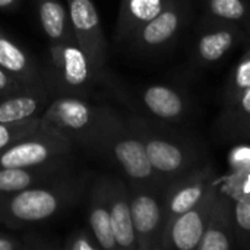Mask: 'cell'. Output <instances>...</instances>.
I'll use <instances>...</instances> for the list:
<instances>
[{
	"label": "cell",
	"mask_w": 250,
	"mask_h": 250,
	"mask_svg": "<svg viewBox=\"0 0 250 250\" xmlns=\"http://www.w3.org/2000/svg\"><path fill=\"white\" fill-rule=\"evenodd\" d=\"M88 173H73L0 198V224L23 229L48 221L79 202L88 188Z\"/></svg>",
	"instance_id": "obj_1"
},
{
	"label": "cell",
	"mask_w": 250,
	"mask_h": 250,
	"mask_svg": "<svg viewBox=\"0 0 250 250\" xmlns=\"http://www.w3.org/2000/svg\"><path fill=\"white\" fill-rule=\"evenodd\" d=\"M126 117L139 135L148 161L161 182L168 183L204 164L202 146L176 126L151 120L135 111Z\"/></svg>",
	"instance_id": "obj_2"
},
{
	"label": "cell",
	"mask_w": 250,
	"mask_h": 250,
	"mask_svg": "<svg viewBox=\"0 0 250 250\" xmlns=\"http://www.w3.org/2000/svg\"><path fill=\"white\" fill-rule=\"evenodd\" d=\"M122 116L107 104H95L83 97L59 95L40 116V129L94 151Z\"/></svg>",
	"instance_id": "obj_3"
},
{
	"label": "cell",
	"mask_w": 250,
	"mask_h": 250,
	"mask_svg": "<svg viewBox=\"0 0 250 250\" xmlns=\"http://www.w3.org/2000/svg\"><path fill=\"white\" fill-rule=\"evenodd\" d=\"M44 82L53 97L72 95L86 98L98 82H107L116 91L114 82L108 81V73L95 69L85 51L73 42H54L48 45V62ZM122 91V89H119Z\"/></svg>",
	"instance_id": "obj_4"
},
{
	"label": "cell",
	"mask_w": 250,
	"mask_h": 250,
	"mask_svg": "<svg viewBox=\"0 0 250 250\" xmlns=\"http://www.w3.org/2000/svg\"><path fill=\"white\" fill-rule=\"evenodd\" d=\"M94 151L111 161L129 183L149 185L161 182L148 161L139 135L130 126L126 116H122L110 127Z\"/></svg>",
	"instance_id": "obj_5"
},
{
	"label": "cell",
	"mask_w": 250,
	"mask_h": 250,
	"mask_svg": "<svg viewBox=\"0 0 250 250\" xmlns=\"http://www.w3.org/2000/svg\"><path fill=\"white\" fill-rule=\"evenodd\" d=\"M166 183H129L132 223L138 250H161L166 230Z\"/></svg>",
	"instance_id": "obj_6"
},
{
	"label": "cell",
	"mask_w": 250,
	"mask_h": 250,
	"mask_svg": "<svg viewBox=\"0 0 250 250\" xmlns=\"http://www.w3.org/2000/svg\"><path fill=\"white\" fill-rule=\"evenodd\" d=\"M189 13L190 0H170L155 18L136 31L126 45L141 56H152L167 50L183 32Z\"/></svg>",
	"instance_id": "obj_7"
},
{
	"label": "cell",
	"mask_w": 250,
	"mask_h": 250,
	"mask_svg": "<svg viewBox=\"0 0 250 250\" xmlns=\"http://www.w3.org/2000/svg\"><path fill=\"white\" fill-rule=\"evenodd\" d=\"M73 144L42 129L23 136L0 149V170L35 167L60 160H69Z\"/></svg>",
	"instance_id": "obj_8"
},
{
	"label": "cell",
	"mask_w": 250,
	"mask_h": 250,
	"mask_svg": "<svg viewBox=\"0 0 250 250\" xmlns=\"http://www.w3.org/2000/svg\"><path fill=\"white\" fill-rule=\"evenodd\" d=\"M126 105L151 120L171 126L186 123L192 113V103L188 94L164 83H152L142 88L136 98H127Z\"/></svg>",
	"instance_id": "obj_9"
},
{
	"label": "cell",
	"mask_w": 250,
	"mask_h": 250,
	"mask_svg": "<svg viewBox=\"0 0 250 250\" xmlns=\"http://www.w3.org/2000/svg\"><path fill=\"white\" fill-rule=\"evenodd\" d=\"M72 31L78 45L97 70L107 73L108 44L94 0H66Z\"/></svg>",
	"instance_id": "obj_10"
},
{
	"label": "cell",
	"mask_w": 250,
	"mask_h": 250,
	"mask_svg": "<svg viewBox=\"0 0 250 250\" xmlns=\"http://www.w3.org/2000/svg\"><path fill=\"white\" fill-rule=\"evenodd\" d=\"M218 183L208 188L204 198L189 211L176 217L164 230L161 250H196L205 233L212 207L218 196Z\"/></svg>",
	"instance_id": "obj_11"
},
{
	"label": "cell",
	"mask_w": 250,
	"mask_h": 250,
	"mask_svg": "<svg viewBox=\"0 0 250 250\" xmlns=\"http://www.w3.org/2000/svg\"><path fill=\"white\" fill-rule=\"evenodd\" d=\"M215 182L214 168L209 164H202L183 176L166 183L164 208L166 227L179 215L193 208L207 193L208 188Z\"/></svg>",
	"instance_id": "obj_12"
},
{
	"label": "cell",
	"mask_w": 250,
	"mask_h": 250,
	"mask_svg": "<svg viewBox=\"0 0 250 250\" xmlns=\"http://www.w3.org/2000/svg\"><path fill=\"white\" fill-rule=\"evenodd\" d=\"M243 37L240 25L208 21L193 44L190 66L204 69L221 62Z\"/></svg>",
	"instance_id": "obj_13"
},
{
	"label": "cell",
	"mask_w": 250,
	"mask_h": 250,
	"mask_svg": "<svg viewBox=\"0 0 250 250\" xmlns=\"http://www.w3.org/2000/svg\"><path fill=\"white\" fill-rule=\"evenodd\" d=\"M53 98L54 97L45 83L7 94L0 98V125L23 123L40 119Z\"/></svg>",
	"instance_id": "obj_14"
},
{
	"label": "cell",
	"mask_w": 250,
	"mask_h": 250,
	"mask_svg": "<svg viewBox=\"0 0 250 250\" xmlns=\"http://www.w3.org/2000/svg\"><path fill=\"white\" fill-rule=\"evenodd\" d=\"M108 207L117 249L138 250L132 223L129 182L126 179L108 174Z\"/></svg>",
	"instance_id": "obj_15"
},
{
	"label": "cell",
	"mask_w": 250,
	"mask_h": 250,
	"mask_svg": "<svg viewBox=\"0 0 250 250\" xmlns=\"http://www.w3.org/2000/svg\"><path fill=\"white\" fill-rule=\"evenodd\" d=\"M231 249H236L234 201L220 190L196 250Z\"/></svg>",
	"instance_id": "obj_16"
},
{
	"label": "cell",
	"mask_w": 250,
	"mask_h": 250,
	"mask_svg": "<svg viewBox=\"0 0 250 250\" xmlns=\"http://www.w3.org/2000/svg\"><path fill=\"white\" fill-rule=\"evenodd\" d=\"M88 226L101 250H117L108 207V174L97 176L88 190Z\"/></svg>",
	"instance_id": "obj_17"
},
{
	"label": "cell",
	"mask_w": 250,
	"mask_h": 250,
	"mask_svg": "<svg viewBox=\"0 0 250 250\" xmlns=\"http://www.w3.org/2000/svg\"><path fill=\"white\" fill-rule=\"evenodd\" d=\"M72 171L69 160H60L35 167H18L0 170V196H6L37 185L60 179Z\"/></svg>",
	"instance_id": "obj_18"
},
{
	"label": "cell",
	"mask_w": 250,
	"mask_h": 250,
	"mask_svg": "<svg viewBox=\"0 0 250 250\" xmlns=\"http://www.w3.org/2000/svg\"><path fill=\"white\" fill-rule=\"evenodd\" d=\"M0 67L26 86L44 85V73L31 54L0 29Z\"/></svg>",
	"instance_id": "obj_19"
},
{
	"label": "cell",
	"mask_w": 250,
	"mask_h": 250,
	"mask_svg": "<svg viewBox=\"0 0 250 250\" xmlns=\"http://www.w3.org/2000/svg\"><path fill=\"white\" fill-rule=\"evenodd\" d=\"M170 0H122L114 28V42L126 45V42L146 22L155 18Z\"/></svg>",
	"instance_id": "obj_20"
},
{
	"label": "cell",
	"mask_w": 250,
	"mask_h": 250,
	"mask_svg": "<svg viewBox=\"0 0 250 250\" xmlns=\"http://www.w3.org/2000/svg\"><path fill=\"white\" fill-rule=\"evenodd\" d=\"M34 7L38 23L48 40V44L76 41L69 12L60 0H34Z\"/></svg>",
	"instance_id": "obj_21"
},
{
	"label": "cell",
	"mask_w": 250,
	"mask_h": 250,
	"mask_svg": "<svg viewBox=\"0 0 250 250\" xmlns=\"http://www.w3.org/2000/svg\"><path fill=\"white\" fill-rule=\"evenodd\" d=\"M218 127L227 138L250 141V88L234 103L223 107Z\"/></svg>",
	"instance_id": "obj_22"
},
{
	"label": "cell",
	"mask_w": 250,
	"mask_h": 250,
	"mask_svg": "<svg viewBox=\"0 0 250 250\" xmlns=\"http://www.w3.org/2000/svg\"><path fill=\"white\" fill-rule=\"evenodd\" d=\"M204 10L209 22L242 25L250 19L249 0H204Z\"/></svg>",
	"instance_id": "obj_23"
},
{
	"label": "cell",
	"mask_w": 250,
	"mask_h": 250,
	"mask_svg": "<svg viewBox=\"0 0 250 250\" xmlns=\"http://www.w3.org/2000/svg\"><path fill=\"white\" fill-rule=\"evenodd\" d=\"M250 88V47L233 69L223 94V107L234 103Z\"/></svg>",
	"instance_id": "obj_24"
},
{
	"label": "cell",
	"mask_w": 250,
	"mask_h": 250,
	"mask_svg": "<svg viewBox=\"0 0 250 250\" xmlns=\"http://www.w3.org/2000/svg\"><path fill=\"white\" fill-rule=\"evenodd\" d=\"M57 248H60V245L51 243L48 239L38 234L13 236L0 233V250H45Z\"/></svg>",
	"instance_id": "obj_25"
},
{
	"label": "cell",
	"mask_w": 250,
	"mask_h": 250,
	"mask_svg": "<svg viewBox=\"0 0 250 250\" xmlns=\"http://www.w3.org/2000/svg\"><path fill=\"white\" fill-rule=\"evenodd\" d=\"M236 248L250 249V195L234 201Z\"/></svg>",
	"instance_id": "obj_26"
},
{
	"label": "cell",
	"mask_w": 250,
	"mask_h": 250,
	"mask_svg": "<svg viewBox=\"0 0 250 250\" xmlns=\"http://www.w3.org/2000/svg\"><path fill=\"white\" fill-rule=\"evenodd\" d=\"M40 130V119L23 122V123H13V125H0V149L6 148L7 145L13 144L15 141L35 133Z\"/></svg>",
	"instance_id": "obj_27"
},
{
	"label": "cell",
	"mask_w": 250,
	"mask_h": 250,
	"mask_svg": "<svg viewBox=\"0 0 250 250\" xmlns=\"http://www.w3.org/2000/svg\"><path fill=\"white\" fill-rule=\"evenodd\" d=\"M218 189L233 201L250 195V171H231Z\"/></svg>",
	"instance_id": "obj_28"
},
{
	"label": "cell",
	"mask_w": 250,
	"mask_h": 250,
	"mask_svg": "<svg viewBox=\"0 0 250 250\" xmlns=\"http://www.w3.org/2000/svg\"><path fill=\"white\" fill-rule=\"evenodd\" d=\"M64 250H101L98 240L94 233L88 229H76L73 230L60 246Z\"/></svg>",
	"instance_id": "obj_29"
},
{
	"label": "cell",
	"mask_w": 250,
	"mask_h": 250,
	"mask_svg": "<svg viewBox=\"0 0 250 250\" xmlns=\"http://www.w3.org/2000/svg\"><path fill=\"white\" fill-rule=\"evenodd\" d=\"M231 171H250V145L234 146L227 157Z\"/></svg>",
	"instance_id": "obj_30"
},
{
	"label": "cell",
	"mask_w": 250,
	"mask_h": 250,
	"mask_svg": "<svg viewBox=\"0 0 250 250\" xmlns=\"http://www.w3.org/2000/svg\"><path fill=\"white\" fill-rule=\"evenodd\" d=\"M23 88H28V86L23 85V83H21L18 79H15L12 75H9L7 72H4L0 67V98L4 97V95H7V94L21 91Z\"/></svg>",
	"instance_id": "obj_31"
},
{
	"label": "cell",
	"mask_w": 250,
	"mask_h": 250,
	"mask_svg": "<svg viewBox=\"0 0 250 250\" xmlns=\"http://www.w3.org/2000/svg\"><path fill=\"white\" fill-rule=\"evenodd\" d=\"M21 0H0V10L3 12H12L19 7Z\"/></svg>",
	"instance_id": "obj_32"
},
{
	"label": "cell",
	"mask_w": 250,
	"mask_h": 250,
	"mask_svg": "<svg viewBox=\"0 0 250 250\" xmlns=\"http://www.w3.org/2000/svg\"><path fill=\"white\" fill-rule=\"evenodd\" d=\"M0 198H1V196H0Z\"/></svg>",
	"instance_id": "obj_33"
}]
</instances>
